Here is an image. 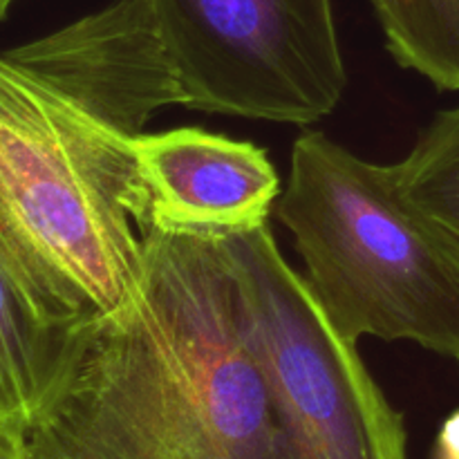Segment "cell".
Here are the masks:
<instances>
[{
	"mask_svg": "<svg viewBox=\"0 0 459 459\" xmlns=\"http://www.w3.org/2000/svg\"><path fill=\"white\" fill-rule=\"evenodd\" d=\"M276 213L345 339L411 341L459 361V267L402 202L393 164L307 130L291 146Z\"/></svg>",
	"mask_w": 459,
	"mask_h": 459,
	"instance_id": "cell-2",
	"label": "cell"
},
{
	"mask_svg": "<svg viewBox=\"0 0 459 459\" xmlns=\"http://www.w3.org/2000/svg\"><path fill=\"white\" fill-rule=\"evenodd\" d=\"M0 459H22L21 439L7 433H0Z\"/></svg>",
	"mask_w": 459,
	"mask_h": 459,
	"instance_id": "cell-13",
	"label": "cell"
},
{
	"mask_svg": "<svg viewBox=\"0 0 459 459\" xmlns=\"http://www.w3.org/2000/svg\"><path fill=\"white\" fill-rule=\"evenodd\" d=\"M36 278L0 220V433L22 437L56 394L90 323Z\"/></svg>",
	"mask_w": 459,
	"mask_h": 459,
	"instance_id": "cell-9",
	"label": "cell"
},
{
	"mask_svg": "<svg viewBox=\"0 0 459 459\" xmlns=\"http://www.w3.org/2000/svg\"><path fill=\"white\" fill-rule=\"evenodd\" d=\"M133 139L0 52V220L72 314L142 296L151 197Z\"/></svg>",
	"mask_w": 459,
	"mask_h": 459,
	"instance_id": "cell-1",
	"label": "cell"
},
{
	"mask_svg": "<svg viewBox=\"0 0 459 459\" xmlns=\"http://www.w3.org/2000/svg\"><path fill=\"white\" fill-rule=\"evenodd\" d=\"M220 240L247 291L287 459H408L402 412L282 258L269 224Z\"/></svg>",
	"mask_w": 459,
	"mask_h": 459,
	"instance_id": "cell-3",
	"label": "cell"
},
{
	"mask_svg": "<svg viewBox=\"0 0 459 459\" xmlns=\"http://www.w3.org/2000/svg\"><path fill=\"white\" fill-rule=\"evenodd\" d=\"M16 3L18 0H0V21H4L9 16V12H12V7Z\"/></svg>",
	"mask_w": 459,
	"mask_h": 459,
	"instance_id": "cell-14",
	"label": "cell"
},
{
	"mask_svg": "<svg viewBox=\"0 0 459 459\" xmlns=\"http://www.w3.org/2000/svg\"><path fill=\"white\" fill-rule=\"evenodd\" d=\"M142 294L233 459H287L247 291L220 236L148 229Z\"/></svg>",
	"mask_w": 459,
	"mask_h": 459,
	"instance_id": "cell-6",
	"label": "cell"
},
{
	"mask_svg": "<svg viewBox=\"0 0 459 459\" xmlns=\"http://www.w3.org/2000/svg\"><path fill=\"white\" fill-rule=\"evenodd\" d=\"M390 54L435 88L459 92V0H370Z\"/></svg>",
	"mask_w": 459,
	"mask_h": 459,
	"instance_id": "cell-11",
	"label": "cell"
},
{
	"mask_svg": "<svg viewBox=\"0 0 459 459\" xmlns=\"http://www.w3.org/2000/svg\"><path fill=\"white\" fill-rule=\"evenodd\" d=\"M182 106L307 126L348 85L332 0H148Z\"/></svg>",
	"mask_w": 459,
	"mask_h": 459,
	"instance_id": "cell-4",
	"label": "cell"
},
{
	"mask_svg": "<svg viewBox=\"0 0 459 459\" xmlns=\"http://www.w3.org/2000/svg\"><path fill=\"white\" fill-rule=\"evenodd\" d=\"M133 151L151 197V227L229 236L269 224L281 175L254 142L204 128L142 133Z\"/></svg>",
	"mask_w": 459,
	"mask_h": 459,
	"instance_id": "cell-8",
	"label": "cell"
},
{
	"mask_svg": "<svg viewBox=\"0 0 459 459\" xmlns=\"http://www.w3.org/2000/svg\"><path fill=\"white\" fill-rule=\"evenodd\" d=\"M433 459H459V411L451 412L439 429Z\"/></svg>",
	"mask_w": 459,
	"mask_h": 459,
	"instance_id": "cell-12",
	"label": "cell"
},
{
	"mask_svg": "<svg viewBox=\"0 0 459 459\" xmlns=\"http://www.w3.org/2000/svg\"><path fill=\"white\" fill-rule=\"evenodd\" d=\"M4 54L128 137H139L161 108L182 106V88L148 0H115Z\"/></svg>",
	"mask_w": 459,
	"mask_h": 459,
	"instance_id": "cell-7",
	"label": "cell"
},
{
	"mask_svg": "<svg viewBox=\"0 0 459 459\" xmlns=\"http://www.w3.org/2000/svg\"><path fill=\"white\" fill-rule=\"evenodd\" d=\"M393 175L403 204L459 267V106L433 117Z\"/></svg>",
	"mask_w": 459,
	"mask_h": 459,
	"instance_id": "cell-10",
	"label": "cell"
},
{
	"mask_svg": "<svg viewBox=\"0 0 459 459\" xmlns=\"http://www.w3.org/2000/svg\"><path fill=\"white\" fill-rule=\"evenodd\" d=\"M22 459H233L193 397L143 294L90 323Z\"/></svg>",
	"mask_w": 459,
	"mask_h": 459,
	"instance_id": "cell-5",
	"label": "cell"
}]
</instances>
